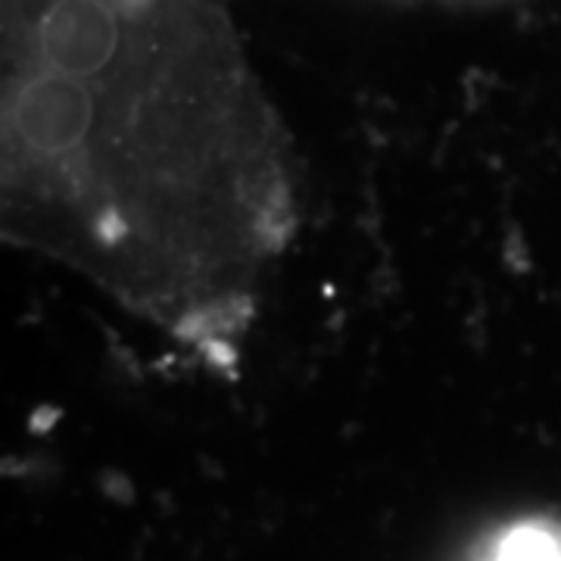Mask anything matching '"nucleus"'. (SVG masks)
Segmentation results:
<instances>
[{"label":"nucleus","instance_id":"f257e3e1","mask_svg":"<svg viewBox=\"0 0 561 561\" xmlns=\"http://www.w3.org/2000/svg\"><path fill=\"white\" fill-rule=\"evenodd\" d=\"M7 234L181 341L253 316L287 144L213 0H3Z\"/></svg>","mask_w":561,"mask_h":561}]
</instances>
